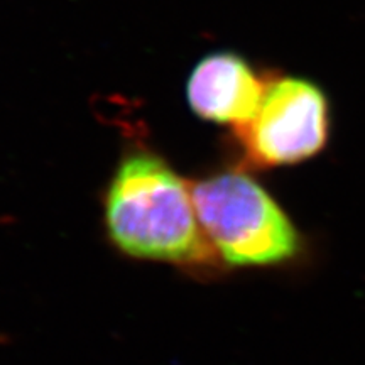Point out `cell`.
Listing matches in <instances>:
<instances>
[{
  "instance_id": "obj_1",
  "label": "cell",
  "mask_w": 365,
  "mask_h": 365,
  "mask_svg": "<svg viewBox=\"0 0 365 365\" xmlns=\"http://www.w3.org/2000/svg\"><path fill=\"white\" fill-rule=\"evenodd\" d=\"M108 242L134 261L208 277L223 271L196 215L193 188L154 154L118 166L103 202Z\"/></svg>"
},
{
  "instance_id": "obj_2",
  "label": "cell",
  "mask_w": 365,
  "mask_h": 365,
  "mask_svg": "<svg viewBox=\"0 0 365 365\" xmlns=\"http://www.w3.org/2000/svg\"><path fill=\"white\" fill-rule=\"evenodd\" d=\"M191 188L200 225L223 269H274L301 257L299 230L254 178L223 171Z\"/></svg>"
},
{
  "instance_id": "obj_3",
  "label": "cell",
  "mask_w": 365,
  "mask_h": 365,
  "mask_svg": "<svg viewBox=\"0 0 365 365\" xmlns=\"http://www.w3.org/2000/svg\"><path fill=\"white\" fill-rule=\"evenodd\" d=\"M255 166H287L322 153L330 134V110L322 88L284 76L272 81L252 120L239 129Z\"/></svg>"
},
{
  "instance_id": "obj_4",
  "label": "cell",
  "mask_w": 365,
  "mask_h": 365,
  "mask_svg": "<svg viewBox=\"0 0 365 365\" xmlns=\"http://www.w3.org/2000/svg\"><path fill=\"white\" fill-rule=\"evenodd\" d=\"M264 91L247 61L232 53H217L195 66L186 95L193 112L205 120L242 129L257 113Z\"/></svg>"
}]
</instances>
